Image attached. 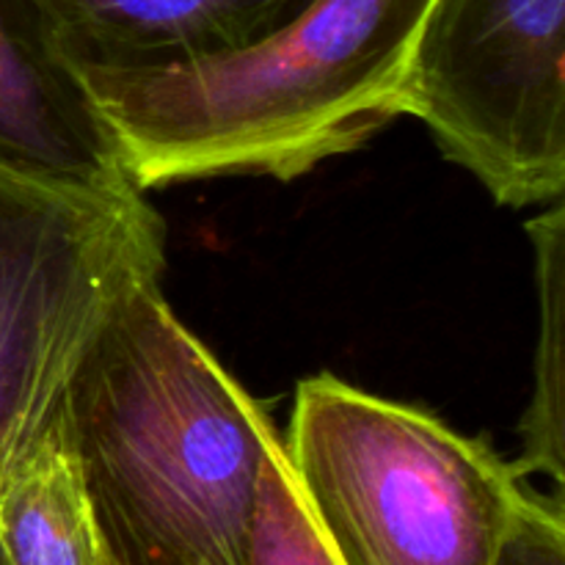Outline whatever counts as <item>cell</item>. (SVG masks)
Here are the masks:
<instances>
[{
    "mask_svg": "<svg viewBox=\"0 0 565 565\" xmlns=\"http://www.w3.org/2000/svg\"><path fill=\"white\" fill-rule=\"evenodd\" d=\"M434 0H312L248 47L163 66L72 70L138 191L296 180L401 119V86Z\"/></svg>",
    "mask_w": 565,
    "mask_h": 565,
    "instance_id": "6da1fadb",
    "label": "cell"
},
{
    "mask_svg": "<svg viewBox=\"0 0 565 565\" xmlns=\"http://www.w3.org/2000/svg\"><path fill=\"white\" fill-rule=\"evenodd\" d=\"M61 430L119 565H246L279 434L160 281L127 296L92 342Z\"/></svg>",
    "mask_w": 565,
    "mask_h": 565,
    "instance_id": "7a4b0ae2",
    "label": "cell"
},
{
    "mask_svg": "<svg viewBox=\"0 0 565 565\" xmlns=\"http://www.w3.org/2000/svg\"><path fill=\"white\" fill-rule=\"evenodd\" d=\"M281 452L340 565H497L527 486L486 439L329 373L296 386Z\"/></svg>",
    "mask_w": 565,
    "mask_h": 565,
    "instance_id": "3957f363",
    "label": "cell"
},
{
    "mask_svg": "<svg viewBox=\"0 0 565 565\" xmlns=\"http://www.w3.org/2000/svg\"><path fill=\"white\" fill-rule=\"evenodd\" d=\"M163 270L166 226L136 185H72L0 163V497L58 425L105 323Z\"/></svg>",
    "mask_w": 565,
    "mask_h": 565,
    "instance_id": "277c9868",
    "label": "cell"
},
{
    "mask_svg": "<svg viewBox=\"0 0 565 565\" xmlns=\"http://www.w3.org/2000/svg\"><path fill=\"white\" fill-rule=\"evenodd\" d=\"M401 114L430 130L497 204L565 191V0H434L414 39Z\"/></svg>",
    "mask_w": 565,
    "mask_h": 565,
    "instance_id": "5b68a950",
    "label": "cell"
},
{
    "mask_svg": "<svg viewBox=\"0 0 565 565\" xmlns=\"http://www.w3.org/2000/svg\"><path fill=\"white\" fill-rule=\"evenodd\" d=\"M70 70L163 66L263 42L312 0H25Z\"/></svg>",
    "mask_w": 565,
    "mask_h": 565,
    "instance_id": "8992f818",
    "label": "cell"
},
{
    "mask_svg": "<svg viewBox=\"0 0 565 565\" xmlns=\"http://www.w3.org/2000/svg\"><path fill=\"white\" fill-rule=\"evenodd\" d=\"M0 163L72 185H132L86 88L25 0H0Z\"/></svg>",
    "mask_w": 565,
    "mask_h": 565,
    "instance_id": "52a82bcc",
    "label": "cell"
},
{
    "mask_svg": "<svg viewBox=\"0 0 565 565\" xmlns=\"http://www.w3.org/2000/svg\"><path fill=\"white\" fill-rule=\"evenodd\" d=\"M0 550L9 565H119L61 419L28 452L0 497Z\"/></svg>",
    "mask_w": 565,
    "mask_h": 565,
    "instance_id": "ba28073f",
    "label": "cell"
},
{
    "mask_svg": "<svg viewBox=\"0 0 565 565\" xmlns=\"http://www.w3.org/2000/svg\"><path fill=\"white\" fill-rule=\"evenodd\" d=\"M535 257L539 342L533 359V395L519 430V478L544 475L557 494L565 478V210L563 199L524 224Z\"/></svg>",
    "mask_w": 565,
    "mask_h": 565,
    "instance_id": "9c48e42d",
    "label": "cell"
},
{
    "mask_svg": "<svg viewBox=\"0 0 565 565\" xmlns=\"http://www.w3.org/2000/svg\"><path fill=\"white\" fill-rule=\"evenodd\" d=\"M246 565H340L287 469L281 436L265 458Z\"/></svg>",
    "mask_w": 565,
    "mask_h": 565,
    "instance_id": "30bf717a",
    "label": "cell"
},
{
    "mask_svg": "<svg viewBox=\"0 0 565 565\" xmlns=\"http://www.w3.org/2000/svg\"><path fill=\"white\" fill-rule=\"evenodd\" d=\"M497 565H565L563 500H544L524 486Z\"/></svg>",
    "mask_w": 565,
    "mask_h": 565,
    "instance_id": "8fae6325",
    "label": "cell"
},
{
    "mask_svg": "<svg viewBox=\"0 0 565 565\" xmlns=\"http://www.w3.org/2000/svg\"><path fill=\"white\" fill-rule=\"evenodd\" d=\"M0 565H9V561H6V555H3V550H0Z\"/></svg>",
    "mask_w": 565,
    "mask_h": 565,
    "instance_id": "7c38bea8",
    "label": "cell"
}]
</instances>
